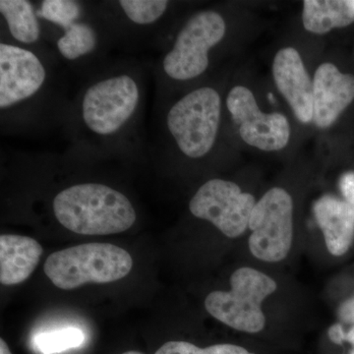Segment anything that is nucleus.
<instances>
[{"mask_svg": "<svg viewBox=\"0 0 354 354\" xmlns=\"http://www.w3.org/2000/svg\"><path fill=\"white\" fill-rule=\"evenodd\" d=\"M86 75L70 97L65 118L68 151L95 158L144 155L143 67L130 60H106Z\"/></svg>", "mask_w": 354, "mask_h": 354, "instance_id": "obj_1", "label": "nucleus"}, {"mask_svg": "<svg viewBox=\"0 0 354 354\" xmlns=\"http://www.w3.org/2000/svg\"><path fill=\"white\" fill-rule=\"evenodd\" d=\"M60 59L48 46L0 41V122L9 135H36L64 125L70 95Z\"/></svg>", "mask_w": 354, "mask_h": 354, "instance_id": "obj_2", "label": "nucleus"}, {"mask_svg": "<svg viewBox=\"0 0 354 354\" xmlns=\"http://www.w3.org/2000/svg\"><path fill=\"white\" fill-rule=\"evenodd\" d=\"M51 211L62 227L83 235L121 234L137 220L136 209L124 193L91 181L58 191L51 201Z\"/></svg>", "mask_w": 354, "mask_h": 354, "instance_id": "obj_3", "label": "nucleus"}, {"mask_svg": "<svg viewBox=\"0 0 354 354\" xmlns=\"http://www.w3.org/2000/svg\"><path fill=\"white\" fill-rule=\"evenodd\" d=\"M221 97L215 88H194L169 106L164 116L167 139L190 160L206 157L220 129Z\"/></svg>", "mask_w": 354, "mask_h": 354, "instance_id": "obj_4", "label": "nucleus"}, {"mask_svg": "<svg viewBox=\"0 0 354 354\" xmlns=\"http://www.w3.org/2000/svg\"><path fill=\"white\" fill-rule=\"evenodd\" d=\"M225 32V21L215 10H202L191 16L158 62V87L165 80L185 83L202 76L209 68V53L221 44Z\"/></svg>", "mask_w": 354, "mask_h": 354, "instance_id": "obj_5", "label": "nucleus"}, {"mask_svg": "<svg viewBox=\"0 0 354 354\" xmlns=\"http://www.w3.org/2000/svg\"><path fill=\"white\" fill-rule=\"evenodd\" d=\"M133 267L130 254L109 243H86L51 254L44 272L60 290L86 283H109L125 278Z\"/></svg>", "mask_w": 354, "mask_h": 354, "instance_id": "obj_6", "label": "nucleus"}, {"mask_svg": "<svg viewBox=\"0 0 354 354\" xmlns=\"http://www.w3.org/2000/svg\"><path fill=\"white\" fill-rule=\"evenodd\" d=\"M277 288L276 281L264 272L252 268H241L230 277V290L209 293L205 307L209 315L228 327L255 334L266 325L263 301Z\"/></svg>", "mask_w": 354, "mask_h": 354, "instance_id": "obj_7", "label": "nucleus"}, {"mask_svg": "<svg viewBox=\"0 0 354 354\" xmlns=\"http://www.w3.org/2000/svg\"><path fill=\"white\" fill-rule=\"evenodd\" d=\"M292 198L283 188H272L256 202L248 225L254 257L270 263L285 259L292 244Z\"/></svg>", "mask_w": 354, "mask_h": 354, "instance_id": "obj_8", "label": "nucleus"}, {"mask_svg": "<svg viewBox=\"0 0 354 354\" xmlns=\"http://www.w3.org/2000/svg\"><path fill=\"white\" fill-rule=\"evenodd\" d=\"M55 35V51L60 62L70 68L85 72V75L106 62L109 48L116 44L97 3H88L80 19Z\"/></svg>", "mask_w": 354, "mask_h": 354, "instance_id": "obj_9", "label": "nucleus"}, {"mask_svg": "<svg viewBox=\"0 0 354 354\" xmlns=\"http://www.w3.org/2000/svg\"><path fill=\"white\" fill-rule=\"evenodd\" d=\"M255 198L225 179H209L200 186L190 200L195 218L209 221L230 239L241 236L248 227Z\"/></svg>", "mask_w": 354, "mask_h": 354, "instance_id": "obj_10", "label": "nucleus"}, {"mask_svg": "<svg viewBox=\"0 0 354 354\" xmlns=\"http://www.w3.org/2000/svg\"><path fill=\"white\" fill-rule=\"evenodd\" d=\"M227 106L239 135L248 145L266 152L279 151L290 141V125L283 113H263L253 93L243 86L232 88Z\"/></svg>", "mask_w": 354, "mask_h": 354, "instance_id": "obj_11", "label": "nucleus"}, {"mask_svg": "<svg viewBox=\"0 0 354 354\" xmlns=\"http://www.w3.org/2000/svg\"><path fill=\"white\" fill-rule=\"evenodd\" d=\"M167 0H120L99 2L116 39V44H132L138 39H153L155 31L169 12Z\"/></svg>", "mask_w": 354, "mask_h": 354, "instance_id": "obj_12", "label": "nucleus"}, {"mask_svg": "<svg viewBox=\"0 0 354 354\" xmlns=\"http://www.w3.org/2000/svg\"><path fill=\"white\" fill-rule=\"evenodd\" d=\"M272 75L281 94L302 123L313 120V82L295 48L279 50L272 62Z\"/></svg>", "mask_w": 354, "mask_h": 354, "instance_id": "obj_13", "label": "nucleus"}, {"mask_svg": "<svg viewBox=\"0 0 354 354\" xmlns=\"http://www.w3.org/2000/svg\"><path fill=\"white\" fill-rule=\"evenodd\" d=\"M313 121L320 128L334 124L354 100V76L342 73L335 65L323 64L313 80Z\"/></svg>", "mask_w": 354, "mask_h": 354, "instance_id": "obj_14", "label": "nucleus"}, {"mask_svg": "<svg viewBox=\"0 0 354 354\" xmlns=\"http://www.w3.org/2000/svg\"><path fill=\"white\" fill-rule=\"evenodd\" d=\"M313 213L328 251L334 256L348 252L354 241V211L348 203L334 195H324L314 203Z\"/></svg>", "mask_w": 354, "mask_h": 354, "instance_id": "obj_15", "label": "nucleus"}, {"mask_svg": "<svg viewBox=\"0 0 354 354\" xmlns=\"http://www.w3.org/2000/svg\"><path fill=\"white\" fill-rule=\"evenodd\" d=\"M44 249L36 239L16 234L0 236V283L15 286L34 272Z\"/></svg>", "mask_w": 354, "mask_h": 354, "instance_id": "obj_16", "label": "nucleus"}, {"mask_svg": "<svg viewBox=\"0 0 354 354\" xmlns=\"http://www.w3.org/2000/svg\"><path fill=\"white\" fill-rule=\"evenodd\" d=\"M0 15L4 23L1 39L28 48L46 46L43 24L37 13V6L28 0H1Z\"/></svg>", "mask_w": 354, "mask_h": 354, "instance_id": "obj_17", "label": "nucleus"}, {"mask_svg": "<svg viewBox=\"0 0 354 354\" xmlns=\"http://www.w3.org/2000/svg\"><path fill=\"white\" fill-rule=\"evenodd\" d=\"M302 22L314 34H326L354 22V0H305Z\"/></svg>", "mask_w": 354, "mask_h": 354, "instance_id": "obj_18", "label": "nucleus"}, {"mask_svg": "<svg viewBox=\"0 0 354 354\" xmlns=\"http://www.w3.org/2000/svg\"><path fill=\"white\" fill-rule=\"evenodd\" d=\"M88 4L75 0H44L37 6V13L41 24L53 28L55 34L80 19L87 11Z\"/></svg>", "mask_w": 354, "mask_h": 354, "instance_id": "obj_19", "label": "nucleus"}, {"mask_svg": "<svg viewBox=\"0 0 354 354\" xmlns=\"http://www.w3.org/2000/svg\"><path fill=\"white\" fill-rule=\"evenodd\" d=\"M85 341L82 330L76 328L43 333L35 337V346L43 354L64 353L68 349L78 348Z\"/></svg>", "mask_w": 354, "mask_h": 354, "instance_id": "obj_20", "label": "nucleus"}, {"mask_svg": "<svg viewBox=\"0 0 354 354\" xmlns=\"http://www.w3.org/2000/svg\"><path fill=\"white\" fill-rule=\"evenodd\" d=\"M155 354H254L235 344H214L208 348H198L187 342H169L156 351Z\"/></svg>", "mask_w": 354, "mask_h": 354, "instance_id": "obj_21", "label": "nucleus"}, {"mask_svg": "<svg viewBox=\"0 0 354 354\" xmlns=\"http://www.w3.org/2000/svg\"><path fill=\"white\" fill-rule=\"evenodd\" d=\"M339 186L344 201L348 202L354 211V171L344 172L339 178Z\"/></svg>", "mask_w": 354, "mask_h": 354, "instance_id": "obj_22", "label": "nucleus"}, {"mask_svg": "<svg viewBox=\"0 0 354 354\" xmlns=\"http://www.w3.org/2000/svg\"><path fill=\"white\" fill-rule=\"evenodd\" d=\"M337 316L342 322L354 325V297L342 304L337 310Z\"/></svg>", "mask_w": 354, "mask_h": 354, "instance_id": "obj_23", "label": "nucleus"}, {"mask_svg": "<svg viewBox=\"0 0 354 354\" xmlns=\"http://www.w3.org/2000/svg\"><path fill=\"white\" fill-rule=\"evenodd\" d=\"M346 332H344L342 324L339 323L330 326V329L328 330L329 339L335 344H344V342H346Z\"/></svg>", "mask_w": 354, "mask_h": 354, "instance_id": "obj_24", "label": "nucleus"}, {"mask_svg": "<svg viewBox=\"0 0 354 354\" xmlns=\"http://www.w3.org/2000/svg\"><path fill=\"white\" fill-rule=\"evenodd\" d=\"M346 342H349L354 348V325L351 327V329L346 332Z\"/></svg>", "mask_w": 354, "mask_h": 354, "instance_id": "obj_25", "label": "nucleus"}, {"mask_svg": "<svg viewBox=\"0 0 354 354\" xmlns=\"http://www.w3.org/2000/svg\"><path fill=\"white\" fill-rule=\"evenodd\" d=\"M0 354H12L3 339H0Z\"/></svg>", "mask_w": 354, "mask_h": 354, "instance_id": "obj_26", "label": "nucleus"}, {"mask_svg": "<svg viewBox=\"0 0 354 354\" xmlns=\"http://www.w3.org/2000/svg\"><path fill=\"white\" fill-rule=\"evenodd\" d=\"M121 354H144V353H139V351H127V353H121Z\"/></svg>", "mask_w": 354, "mask_h": 354, "instance_id": "obj_27", "label": "nucleus"}, {"mask_svg": "<svg viewBox=\"0 0 354 354\" xmlns=\"http://www.w3.org/2000/svg\"><path fill=\"white\" fill-rule=\"evenodd\" d=\"M349 354H354V348L353 349V351H351V353Z\"/></svg>", "mask_w": 354, "mask_h": 354, "instance_id": "obj_28", "label": "nucleus"}]
</instances>
